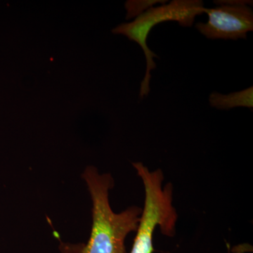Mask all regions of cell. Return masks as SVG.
Here are the masks:
<instances>
[{
    "mask_svg": "<svg viewBox=\"0 0 253 253\" xmlns=\"http://www.w3.org/2000/svg\"><path fill=\"white\" fill-rule=\"evenodd\" d=\"M166 2V0H129L125 4L126 11V19L136 18L148 9L154 7L155 4L158 3L164 4Z\"/></svg>",
    "mask_w": 253,
    "mask_h": 253,
    "instance_id": "obj_6",
    "label": "cell"
},
{
    "mask_svg": "<svg viewBox=\"0 0 253 253\" xmlns=\"http://www.w3.org/2000/svg\"><path fill=\"white\" fill-rule=\"evenodd\" d=\"M209 103L212 107L224 111H229L237 107L253 109V87L250 86L244 90L228 94L211 93L209 96Z\"/></svg>",
    "mask_w": 253,
    "mask_h": 253,
    "instance_id": "obj_5",
    "label": "cell"
},
{
    "mask_svg": "<svg viewBox=\"0 0 253 253\" xmlns=\"http://www.w3.org/2000/svg\"><path fill=\"white\" fill-rule=\"evenodd\" d=\"M217 7L205 9L206 23L199 22L196 28L211 40L246 39L253 31L252 1H214Z\"/></svg>",
    "mask_w": 253,
    "mask_h": 253,
    "instance_id": "obj_3",
    "label": "cell"
},
{
    "mask_svg": "<svg viewBox=\"0 0 253 253\" xmlns=\"http://www.w3.org/2000/svg\"><path fill=\"white\" fill-rule=\"evenodd\" d=\"M90 195L92 225L86 244L60 243L59 253H126L125 241L136 231L142 210L131 206L120 213L113 212L109 191L114 180L109 173L100 174L94 166H87L82 174Z\"/></svg>",
    "mask_w": 253,
    "mask_h": 253,
    "instance_id": "obj_1",
    "label": "cell"
},
{
    "mask_svg": "<svg viewBox=\"0 0 253 253\" xmlns=\"http://www.w3.org/2000/svg\"><path fill=\"white\" fill-rule=\"evenodd\" d=\"M177 217L169 195L160 190L146 191L144 209L130 253H154L153 235L156 226L161 228L163 235L171 237L175 234Z\"/></svg>",
    "mask_w": 253,
    "mask_h": 253,
    "instance_id": "obj_4",
    "label": "cell"
},
{
    "mask_svg": "<svg viewBox=\"0 0 253 253\" xmlns=\"http://www.w3.org/2000/svg\"><path fill=\"white\" fill-rule=\"evenodd\" d=\"M204 3L201 0H172L168 4L151 7L144 14L129 23H124L113 28L112 33L122 35L129 41L135 42L144 51L146 61V72L141 83V98L148 96L150 92L152 70L156 69L154 58H158L147 45V38L153 28L159 23L176 21L183 27H191L196 16L204 14Z\"/></svg>",
    "mask_w": 253,
    "mask_h": 253,
    "instance_id": "obj_2",
    "label": "cell"
}]
</instances>
